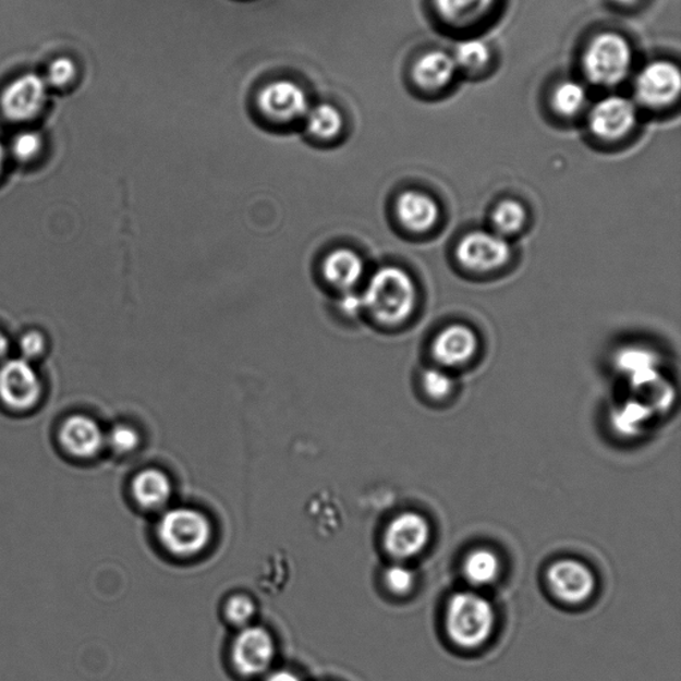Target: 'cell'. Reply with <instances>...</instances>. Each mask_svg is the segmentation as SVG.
<instances>
[{
    "label": "cell",
    "mask_w": 681,
    "mask_h": 681,
    "mask_svg": "<svg viewBox=\"0 0 681 681\" xmlns=\"http://www.w3.org/2000/svg\"><path fill=\"white\" fill-rule=\"evenodd\" d=\"M47 93L45 77L36 74L17 76L0 94V112L9 122H29L44 111Z\"/></svg>",
    "instance_id": "8fae6325"
},
{
    "label": "cell",
    "mask_w": 681,
    "mask_h": 681,
    "mask_svg": "<svg viewBox=\"0 0 681 681\" xmlns=\"http://www.w3.org/2000/svg\"><path fill=\"white\" fill-rule=\"evenodd\" d=\"M431 538L430 523L418 512L398 514L384 532V548L397 562L418 557Z\"/></svg>",
    "instance_id": "30bf717a"
},
{
    "label": "cell",
    "mask_w": 681,
    "mask_h": 681,
    "mask_svg": "<svg viewBox=\"0 0 681 681\" xmlns=\"http://www.w3.org/2000/svg\"><path fill=\"white\" fill-rule=\"evenodd\" d=\"M620 375L629 378L631 388L639 391L662 377L659 354L647 348H624L615 357Z\"/></svg>",
    "instance_id": "ac0fdd59"
},
{
    "label": "cell",
    "mask_w": 681,
    "mask_h": 681,
    "mask_svg": "<svg viewBox=\"0 0 681 681\" xmlns=\"http://www.w3.org/2000/svg\"><path fill=\"white\" fill-rule=\"evenodd\" d=\"M455 258L460 267L470 273L497 272L511 262V241L490 229H475L458 241Z\"/></svg>",
    "instance_id": "5b68a950"
},
{
    "label": "cell",
    "mask_w": 681,
    "mask_h": 681,
    "mask_svg": "<svg viewBox=\"0 0 681 681\" xmlns=\"http://www.w3.org/2000/svg\"><path fill=\"white\" fill-rule=\"evenodd\" d=\"M264 681H303L297 673L288 670H276L265 674Z\"/></svg>",
    "instance_id": "e575fe53"
},
{
    "label": "cell",
    "mask_w": 681,
    "mask_h": 681,
    "mask_svg": "<svg viewBox=\"0 0 681 681\" xmlns=\"http://www.w3.org/2000/svg\"><path fill=\"white\" fill-rule=\"evenodd\" d=\"M141 446V434L134 426L118 424L106 433V448L117 455H129Z\"/></svg>",
    "instance_id": "f1b7e54d"
},
{
    "label": "cell",
    "mask_w": 681,
    "mask_h": 681,
    "mask_svg": "<svg viewBox=\"0 0 681 681\" xmlns=\"http://www.w3.org/2000/svg\"><path fill=\"white\" fill-rule=\"evenodd\" d=\"M680 92V70L668 60H654L644 65L635 77L636 101L655 110L672 106L679 99Z\"/></svg>",
    "instance_id": "9c48e42d"
},
{
    "label": "cell",
    "mask_w": 681,
    "mask_h": 681,
    "mask_svg": "<svg viewBox=\"0 0 681 681\" xmlns=\"http://www.w3.org/2000/svg\"><path fill=\"white\" fill-rule=\"evenodd\" d=\"M639 122L636 102L623 95H607L589 108L587 125L595 138L606 143L623 141Z\"/></svg>",
    "instance_id": "52a82bcc"
},
{
    "label": "cell",
    "mask_w": 681,
    "mask_h": 681,
    "mask_svg": "<svg viewBox=\"0 0 681 681\" xmlns=\"http://www.w3.org/2000/svg\"><path fill=\"white\" fill-rule=\"evenodd\" d=\"M497 615L491 601L474 591H461L449 599L445 627L451 642L462 649H477L491 637Z\"/></svg>",
    "instance_id": "7a4b0ae2"
},
{
    "label": "cell",
    "mask_w": 681,
    "mask_h": 681,
    "mask_svg": "<svg viewBox=\"0 0 681 681\" xmlns=\"http://www.w3.org/2000/svg\"><path fill=\"white\" fill-rule=\"evenodd\" d=\"M77 76V65L69 57L53 59L48 65L45 81L48 87L65 88L71 86Z\"/></svg>",
    "instance_id": "4dcf8cb0"
},
{
    "label": "cell",
    "mask_w": 681,
    "mask_h": 681,
    "mask_svg": "<svg viewBox=\"0 0 681 681\" xmlns=\"http://www.w3.org/2000/svg\"><path fill=\"white\" fill-rule=\"evenodd\" d=\"M393 209L397 224L417 236L434 231L441 220V207L436 198L417 190L401 192Z\"/></svg>",
    "instance_id": "e0dca14e"
},
{
    "label": "cell",
    "mask_w": 681,
    "mask_h": 681,
    "mask_svg": "<svg viewBox=\"0 0 681 681\" xmlns=\"http://www.w3.org/2000/svg\"><path fill=\"white\" fill-rule=\"evenodd\" d=\"M479 339L477 331L465 324H451L436 336L431 343L433 360L446 370L466 366L477 357Z\"/></svg>",
    "instance_id": "9a60e30c"
},
{
    "label": "cell",
    "mask_w": 681,
    "mask_h": 681,
    "mask_svg": "<svg viewBox=\"0 0 681 681\" xmlns=\"http://www.w3.org/2000/svg\"><path fill=\"white\" fill-rule=\"evenodd\" d=\"M131 491L141 508L160 510L171 500L172 482L161 470L146 469L135 475Z\"/></svg>",
    "instance_id": "ffe728a7"
},
{
    "label": "cell",
    "mask_w": 681,
    "mask_h": 681,
    "mask_svg": "<svg viewBox=\"0 0 681 681\" xmlns=\"http://www.w3.org/2000/svg\"><path fill=\"white\" fill-rule=\"evenodd\" d=\"M528 221L526 207L514 198H504L491 209L488 216L490 231L511 240L523 232Z\"/></svg>",
    "instance_id": "603a6c76"
},
{
    "label": "cell",
    "mask_w": 681,
    "mask_h": 681,
    "mask_svg": "<svg viewBox=\"0 0 681 681\" xmlns=\"http://www.w3.org/2000/svg\"><path fill=\"white\" fill-rule=\"evenodd\" d=\"M615 2L620 3V4H631L636 2V0H615Z\"/></svg>",
    "instance_id": "74e56055"
},
{
    "label": "cell",
    "mask_w": 681,
    "mask_h": 681,
    "mask_svg": "<svg viewBox=\"0 0 681 681\" xmlns=\"http://www.w3.org/2000/svg\"><path fill=\"white\" fill-rule=\"evenodd\" d=\"M45 387L33 363L23 358L0 364V403L11 412L26 413L39 405Z\"/></svg>",
    "instance_id": "8992f818"
},
{
    "label": "cell",
    "mask_w": 681,
    "mask_h": 681,
    "mask_svg": "<svg viewBox=\"0 0 681 681\" xmlns=\"http://www.w3.org/2000/svg\"><path fill=\"white\" fill-rule=\"evenodd\" d=\"M277 648L272 634L260 625L241 629L232 643L234 670L245 678L267 674L276 659Z\"/></svg>",
    "instance_id": "ba28073f"
},
{
    "label": "cell",
    "mask_w": 681,
    "mask_h": 681,
    "mask_svg": "<svg viewBox=\"0 0 681 681\" xmlns=\"http://www.w3.org/2000/svg\"><path fill=\"white\" fill-rule=\"evenodd\" d=\"M499 557L488 548H475L470 551L465 560H463L462 571L466 581L474 587H487L498 581L500 575Z\"/></svg>",
    "instance_id": "7402d4cb"
},
{
    "label": "cell",
    "mask_w": 681,
    "mask_h": 681,
    "mask_svg": "<svg viewBox=\"0 0 681 681\" xmlns=\"http://www.w3.org/2000/svg\"><path fill=\"white\" fill-rule=\"evenodd\" d=\"M224 610L229 622L244 629V627L251 625L253 618H255L256 605L250 596L240 594L228 599Z\"/></svg>",
    "instance_id": "1f68e13d"
},
{
    "label": "cell",
    "mask_w": 681,
    "mask_h": 681,
    "mask_svg": "<svg viewBox=\"0 0 681 681\" xmlns=\"http://www.w3.org/2000/svg\"><path fill=\"white\" fill-rule=\"evenodd\" d=\"M551 594L566 605H581L595 593L596 577L593 570L581 560L566 558L554 562L546 572Z\"/></svg>",
    "instance_id": "4fadbf2b"
},
{
    "label": "cell",
    "mask_w": 681,
    "mask_h": 681,
    "mask_svg": "<svg viewBox=\"0 0 681 681\" xmlns=\"http://www.w3.org/2000/svg\"><path fill=\"white\" fill-rule=\"evenodd\" d=\"M497 0H434L439 17L455 27L472 26L485 17Z\"/></svg>",
    "instance_id": "44dd1931"
},
{
    "label": "cell",
    "mask_w": 681,
    "mask_h": 681,
    "mask_svg": "<svg viewBox=\"0 0 681 681\" xmlns=\"http://www.w3.org/2000/svg\"><path fill=\"white\" fill-rule=\"evenodd\" d=\"M45 141L36 131H23L10 143V155L20 165H32L44 153Z\"/></svg>",
    "instance_id": "83f0119b"
},
{
    "label": "cell",
    "mask_w": 681,
    "mask_h": 681,
    "mask_svg": "<svg viewBox=\"0 0 681 681\" xmlns=\"http://www.w3.org/2000/svg\"><path fill=\"white\" fill-rule=\"evenodd\" d=\"M257 107L268 122L285 125L306 117L309 100L297 84L291 81H277L260 89L257 95Z\"/></svg>",
    "instance_id": "7c38bea8"
},
{
    "label": "cell",
    "mask_w": 681,
    "mask_h": 681,
    "mask_svg": "<svg viewBox=\"0 0 681 681\" xmlns=\"http://www.w3.org/2000/svg\"><path fill=\"white\" fill-rule=\"evenodd\" d=\"M453 59L458 70L475 74L490 63L491 51L486 41L478 38H469L455 46Z\"/></svg>",
    "instance_id": "484cf974"
},
{
    "label": "cell",
    "mask_w": 681,
    "mask_h": 681,
    "mask_svg": "<svg viewBox=\"0 0 681 681\" xmlns=\"http://www.w3.org/2000/svg\"><path fill=\"white\" fill-rule=\"evenodd\" d=\"M10 352V340L3 330H0V364L8 358Z\"/></svg>",
    "instance_id": "d590c367"
},
{
    "label": "cell",
    "mask_w": 681,
    "mask_h": 681,
    "mask_svg": "<svg viewBox=\"0 0 681 681\" xmlns=\"http://www.w3.org/2000/svg\"><path fill=\"white\" fill-rule=\"evenodd\" d=\"M587 87L581 82L564 81L559 83L552 94V107L560 117L572 118L587 107Z\"/></svg>",
    "instance_id": "d4e9b609"
},
{
    "label": "cell",
    "mask_w": 681,
    "mask_h": 681,
    "mask_svg": "<svg viewBox=\"0 0 681 681\" xmlns=\"http://www.w3.org/2000/svg\"><path fill=\"white\" fill-rule=\"evenodd\" d=\"M58 439L65 453L76 460H93L106 448V431L86 414H72L59 427Z\"/></svg>",
    "instance_id": "2e32d148"
},
{
    "label": "cell",
    "mask_w": 681,
    "mask_h": 681,
    "mask_svg": "<svg viewBox=\"0 0 681 681\" xmlns=\"http://www.w3.org/2000/svg\"><path fill=\"white\" fill-rule=\"evenodd\" d=\"M337 311L341 316L351 319L364 315L360 291L337 295Z\"/></svg>",
    "instance_id": "836d02e7"
},
{
    "label": "cell",
    "mask_w": 681,
    "mask_h": 681,
    "mask_svg": "<svg viewBox=\"0 0 681 681\" xmlns=\"http://www.w3.org/2000/svg\"><path fill=\"white\" fill-rule=\"evenodd\" d=\"M156 534L171 556L190 559L207 550L214 527L208 516L196 509L173 508L162 512Z\"/></svg>",
    "instance_id": "3957f363"
},
{
    "label": "cell",
    "mask_w": 681,
    "mask_h": 681,
    "mask_svg": "<svg viewBox=\"0 0 681 681\" xmlns=\"http://www.w3.org/2000/svg\"><path fill=\"white\" fill-rule=\"evenodd\" d=\"M306 132L313 141L331 143L340 137L343 129L342 114L336 107L319 105L306 113Z\"/></svg>",
    "instance_id": "cb8c5ba5"
},
{
    "label": "cell",
    "mask_w": 681,
    "mask_h": 681,
    "mask_svg": "<svg viewBox=\"0 0 681 681\" xmlns=\"http://www.w3.org/2000/svg\"><path fill=\"white\" fill-rule=\"evenodd\" d=\"M414 571L408 568L403 562H397L389 566L384 572V584L391 594L397 596H405L412 593L415 586Z\"/></svg>",
    "instance_id": "f546056e"
},
{
    "label": "cell",
    "mask_w": 681,
    "mask_h": 681,
    "mask_svg": "<svg viewBox=\"0 0 681 681\" xmlns=\"http://www.w3.org/2000/svg\"><path fill=\"white\" fill-rule=\"evenodd\" d=\"M360 294L364 315L378 327H401L417 309V284L406 269L397 265H384L366 277Z\"/></svg>",
    "instance_id": "6da1fadb"
},
{
    "label": "cell",
    "mask_w": 681,
    "mask_h": 681,
    "mask_svg": "<svg viewBox=\"0 0 681 681\" xmlns=\"http://www.w3.org/2000/svg\"><path fill=\"white\" fill-rule=\"evenodd\" d=\"M457 72L453 56L441 50H433L417 59L413 68V80L421 88L437 92L450 86Z\"/></svg>",
    "instance_id": "d6986e66"
},
{
    "label": "cell",
    "mask_w": 681,
    "mask_h": 681,
    "mask_svg": "<svg viewBox=\"0 0 681 681\" xmlns=\"http://www.w3.org/2000/svg\"><path fill=\"white\" fill-rule=\"evenodd\" d=\"M422 389L434 401H443L454 393L457 382L450 370L443 367H427L421 376Z\"/></svg>",
    "instance_id": "4316f807"
},
{
    "label": "cell",
    "mask_w": 681,
    "mask_h": 681,
    "mask_svg": "<svg viewBox=\"0 0 681 681\" xmlns=\"http://www.w3.org/2000/svg\"><path fill=\"white\" fill-rule=\"evenodd\" d=\"M318 272L337 295L358 292L366 280V263L357 251L339 246L325 253Z\"/></svg>",
    "instance_id": "5bb4252c"
},
{
    "label": "cell",
    "mask_w": 681,
    "mask_h": 681,
    "mask_svg": "<svg viewBox=\"0 0 681 681\" xmlns=\"http://www.w3.org/2000/svg\"><path fill=\"white\" fill-rule=\"evenodd\" d=\"M584 75L594 86L612 88L630 76L634 51L623 35L600 33L591 39L582 59Z\"/></svg>",
    "instance_id": "277c9868"
},
{
    "label": "cell",
    "mask_w": 681,
    "mask_h": 681,
    "mask_svg": "<svg viewBox=\"0 0 681 681\" xmlns=\"http://www.w3.org/2000/svg\"><path fill=\"white\" fill-rule=\"evenodd\" d=\"M17 346H20L22 354L21 358L33 363V361L44 357L47 351V339L40 330H28L21 337Z\"/></svg>",
    "instance_id": "d6a6232c"
},
{
    "label": "cell",
    "mask_w": 681,
    "mask_h": 681,
    "mask_svg": "<svg viewBox=\"0 0 681 681\" xmlns=\"http://www.w3.org/2000/svg\"><path fill=\"white\" fill-rule=\"evenodd\" d=\"M9 150L5 149L4 144L0 142V174L4 170L5 160H8Z\"/></svg>",
    "instance_id": "8d00e7d4"
}]
</instances>
